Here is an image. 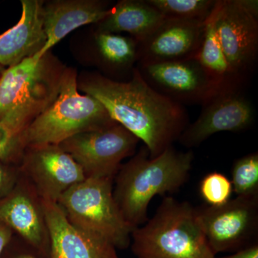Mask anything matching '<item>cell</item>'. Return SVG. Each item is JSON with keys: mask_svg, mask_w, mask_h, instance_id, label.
<instances>
[{"mask_svg": "<svg viewBox=\"0 0 258 258\" xmlns=\"http://www.w3.org/2000/svg\"><path fill=\"white\" fill-rule=\"evenodd\" d=\"M137 258H215L199 218L188 202L165 197L152 219L134 229L131 241Z\"/></svg>", "mask_w": 258, "mask_h": 258, "instance_id": "277c9868", "label": "cell"}, {"mask_svg": "<svg viewBox=\"0 0 258 258\" xmlns=\"http://www.w3.org/2000/svg\"><path fill=\"white\" fill-rule=\"evenodd\" d=\"M193 161L192 151L179 152L173 146L151 159L143 146L122 164L114 178L113 198L133 230L149 220L148 208L154 198L176 192L187 182Z\"/></svg>", "mask_w": 258, "mask_h": 258, "instance_id": "7a4b0ae2", "label": "cell"}, {"mask_svg": "<svg viewBox=\"0 0 258 258\" xmlns=\"http://www.w3.org/2000/svg\"><path fill=\"white\" fill-rule=\"evenodd\" d=\"M1 258H45L35 249L25 243L21 239L19 242L13 244L11 241L9 245L5 249Z\"/></svg>", "mask_w": 258, "mask_h": 258, "instance_id": "484cf974", "label": "cell"}, {"mask_svg": "<svg viewBox=\"0 0 258 258\" xmlns=\"http://www.w3.org/2000/svg\"><path fill=\"white\" fill-rule=\"evenodd\" d=\"M205 22L164 19L149 35L137 41V66L196 57L203 41Z\"/></svg>", "mask_w": 258, "mask_h": 258, "instance_id": "5bb4252c", "label": "cell"}, {"mask_svg": "<svg viewBox=\"0 0 258 258\" xmlns=\"http://www.w3.org/2000/svg\"><path fill=\"white\" fill-rule=\"evenodd\" d=\"M78 87L98 100L112 119L143 142L151 159L172 147L189 124L182 105L151 88L137 67L128 81H114L95 73L81 78Z\"/></svg>", "mask_w": 258, "mask_h": 258, "instance_id": "6da1fadb", "label": "cell"}, {"mask_svg": "<svg viewBox=\"0 0 258 258\" xmlns=\"http://www.w3.org/2000/svg\"><path fill=\"white\" fill-rule=\"evenodd\" d=\"M0 222L45 258L50 248L42 198L20 171L13 189L0 200Z\"/></svg>", "mask_w": 258, "mask_h": 258, "instance_id": "4fadbf2b", "label": "cell"}, {"mask_svg": "<svg viewBox=\"0 0 258 258\" xmlns=\"http://www.w3.org/2000/svg\"><path fill=\"white\" fill-rule=\"evenodd\" d=\"M10 165L13 164L0 160V200L13 189L20 177L19 166Z\"/></svg>", "mask_w": 258, "mask_h": 258, "instance_id": "d4e9b609", "label": "cell"}, {"mask_svg": "<svg viewBox=\"0 0 258 258\" xmlns=\"http://www.w3.org/2000/svg\"><path fill=\"white\" fill-rule=\"evenodd\" d=\"M19 167L42 200L55 203L70 188L86 179L72 157L53 144L27 147Z\"/></svg>", "mask_w": 258, "mask_h": 258, "instance_id": "8fae6325", "label": "cell"}, {"mask_svg": "<svg viewBox=\"0 0 258 258\" xmlns=\"http://www.w3.org/2000/svg\"><path fill=\"white\" fill-rule=\"evenodd\" d=\"M215 258H258V243L252 244L228 255Z\"/></svg>", "mask_w": 258, "mask_h": 258, "instance_id": "4316f807", "label": "cell"}, {"mask_svg": "<svg viewBox=\"0 0 258 258\" xmlns=\"http://www.w3.org/2000/svg\"><path fill=\"white\" fill-rule=\"evenodd\" d=\"M64 69L49 51L5 69L0 76V122L21 135L57 98Z\"/></svg>", "mask_w": 258, "mask_h": 258, "instance_id": "3957f363", "label": "cell"}, {"mask_svg": "<svg viewBox=\"0 0 258 258\" xmlns=\"http://www.w3.org/2000/svg\"><path fill=\"white\" fill-rule=\"evenodd\" d=\"M232 189L237 197L258 196V154H247L234 163L232 170Z\"/></svg>", "mask_w": 258, "mask_h": 258, "instance_id": "7402d4cb", "label": "cell"}, {"mask_svg": "<svg viewBox=\"0 0 258 258\" xmlns=\"http://www.w3.org/2000/svg\"><path fill=\"white\" fill-rule=\"evenodd\" d=\"M114 178H86L57 200L69 221L80 230L100 236L116 249L128 248L133 229L113 198Z\"/></svg>", "mask_w": 258, "mask_h": 258, "instance_id": "8992f818", "label": "cell"}, {"mask_svg": "<svg viewBox=\"0 0 258 258\" xmlns=\"http://www.w3.org/2000/svg\"><path fill=\"white\" fill-rule=\"evenodd\" d=\"M5 71V67H3V66H2L1 64H0V76H2V74H3V72H4Z\"/></svg>", "mask_w": 258, "mask_h": 258, "instance_id": "f1b7e54d", "label": "cell"}, {"mask_svg": "<svg viewBox=\"0 0 258 258\" xmlns=\"http://www.w3.org/2000/svg\"><path fill=\"white\" fill-rule=\"evenodd\" d=\"M110 11L108 3L98 0H56L43 3L42 20L47 42L37 54L45 55L70 32L80 27L88 24L96 25Z\"/></svg>", "mask_w": 258, "mask_h": 258, "instance_id": "2e32d148", "label": "cell"}, {"mask_svg": "<svg viewBox=\"0 0 258 258\" xmlns=\"http://www.w3.org/2000/svg\"><path fill=\"white\" fill-rule=\"evenodd\" d=\"M93 51L95 60L105 77L118 81L119 76L132 78L138 61V42L132 37L95 31Z\"/></svg>", "mask_w": 258, "mask_h": 258, "instance_id": "d6986e66", "label": "cell"}, {"mask_svg": "<svg viewBox=\"0 0 258 258\" xmlns=\"http://www.w3.org/2000/svg\"><path fill=\"white\" fill-rule=\"evenodd\" d=\"M195 58L211 78L220 92L244 91L222 52L215 26V8L205 22L203 41Z\"/></svg>", "mask_w": 258, "mask_h": 258, "instance_id": "ffe728a7", "label": "cell"}, {"mask_svg": "<svg viewBox=\"0 0 258 258\" xmlns=\"http://www.w3.org/2000/svg\"><path fill=\"white\" fill-rule=\"evenodd\" d=\"M254 118V107L243 91H220L204 103L198 119L186 126L178 141L185 147H198L213 134L248 128Z\"/></svg>", "mask_w": 258, "mask_h": 258, "instance_id": "7c38bea8", "label": "cell"}, {"mask_svg": "<svg viewBox=\"0 0 258 258\" xmlns=\"http://www.w3.org/2000/svg\"><path fill=\"white\" fill-rule=\"evenodd\" d=\"M200 223L215 256L257 243L258 196L237 197L219 207L197 208Z\"/></svg>", "mask_w": 258, "mask_h": 258, "instance_id": "9c48e42d", "label": "cell"}, {"mask_svg": "<svg viewBox=\"0 0 258 258\" xmlns=\"http://www.w3.org/2000/svg\"><path fill=\"white\" fill-rule=\"evenodd\" d=\"M42 204L50 239L47 258H119L109 241L73 225L57 203Z\"/></svg>", "mask_w": 258, "mask_h": 258, "instance_id": "9a60e30c", "label": "cell"}, {"mask_svg": "<svg viewBox=\"0 0 258 258\" xmlns=\"http://www.w3.org/2000/svg\"><path fill=\"white\" fill-rule=\"evenodd\" d=\"M258 2L217 0L215 26L232 74L244 88L254 72L258 55Z\"/></svg>", "mask_w": 258, "mask_h": 258, "instance_id": "52a82bcc", "label": "cell"}, {"mask_svg": "<svg viewBox=\"0 0 258 258\" xmlns=\"http://www.w3.org/2000/svg\"><path fill=\"white\" fill-rule=\"evenodd\" d=\"M18 23L0 35V64L8 68L35 55L47 42L42 20L44 2L22 0Z\"/></svg>", "mask_w": 258, "mask_h": 258, "instance_id": "e0dca14e", "label": "cell"}, {"mask_svg": "<svg viewBox=\"0 0 258 258\" xmlns=\"http://www.w3.org/2000/svg\"><path fill=\"white\" fill-rule=\"evenodd\" d=\"M165 18L205 22L217 0H146Z\"/></svg>", "mask_w": 258, "mask_h": 258, "instance_id": "44dd1931", "label": "cell"}, {"mask_svg": "<svg viewBox=\"0 0 258 258\" xmlns=\"http://www.w3.org/2000/svg\"><path fill=\"white\" fill-rule=\"evenodd\" d=\"M200 191L209 206L219 207L230 201L233 189L232 182L225 174L212 172L202 180Z\"/></svg>", "mask_w": 258, "mask_h": 258, "instance_id": "603a6c76", "label": "cell"}, {"mask_svg": "<svg viewBox=\"0 0 258 258\" xmlns=\"http://www.w3.org/2000/svg\"><path fill=\"white\" fill-rule=\"evenodd\" d=\"M25 149L21 135L0 122V160L19 166Z\"/></svg>", "mask_w": 258, "mask_h": 258, "instance_id": "cb8c5ba5", "label": "cell"}, {"mask_svg": "<svg viewBox=\"0 0 258 258\" xmlns=\"http://www.w3.org/2000/svg\"><path fill=\"white\" fill-rule=\"evenodd\" d=\"M165 18L146 0H121L96 24L97 31L127 32L137 41L149 35Z\"/></svg>", "mask_w": 258, "mask_h": 258, "instance_id": "ac0fdd59", "label": "cell"}, {"mask_svg": "<svg viewBox=\"0 0 258 258\" xmlns=\"http://www.w3.org/2000/svg\"><path fill=\"white\" fill-rule=\"evenodd\" d=\"M115 123L98 100L80 93L77 73L74 69L66 68L57 98L23 131L21 139L25 149L47 144L59 145L76 134Z\"/></svg>", "mask_w": 258, "mask_h": 258, "instance_id": "5b68a950", "label": "cell"}, {"mask_svg": "<svg viewBox=\"0 0 258 258\" xmlns=\"http://www.w3.org/2000/svg\"><path fill=\"white\" fill-rule=\"evenodd\" d=\"M13 236L14 233L11 229L0 222V258L5 252V249L13 240Z\"/></svg>", "mask_w": 258, "mask_h": 258, "instance_id": "83f0119b", "label": "cell"}, {"mask_svg": "<svg viewBox=\"0 0 258 258\" xmlns=\"http://www.w3.org/2000/svg\"><path fill=\"white\" fill-rule=\"evenodd\" d=\"M139 139L119 123L82 132L59 146L81 166L86 178H115L122 161L133 157Z\"/></svg>", "mask_w": 258, "mask_h": 258, "instance_id": "ba28073f", "label": "cell"}, {"mask_svg": "<svg viewBox=\"0 0 258 258\" xmlns=\"http://www.w3.org/2000/svg\"><path fill=\"white\" fill-rule=\"evenodd\" d=\"M137 68L151 88L179 104L203 105L220 92L195 57Z\"/></svg>", "mask_w": 258, "mask_h": 258, "instance_id": "30bf717a", "label": "cell"}]
</instances>
